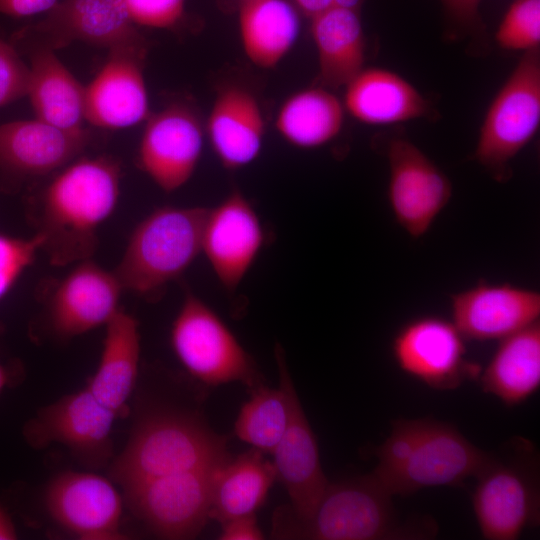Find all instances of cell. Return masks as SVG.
Segmentation results:
<instances>
[{
	"label": "cell",
	"mask_w": 540,
	"mask_h": 540,
	"mask_svg": "<svg viewBox=\"0 0 540 540\" xmlns=\"http://www.w3.org/2000/svg\"><path fill=\"white\" fill-rule=\"evenodd\" d=\"M264 239L256 211L239 190H234L216 207L208 208L201 253L221 285L233 291L256 260Z\"/></svg>",
	"instance_id": "e0dca14e"
},
{
	"label": "cell",
	"mask_w": 540,
	"mask_h": 540,
	"mask_svg": "<svg viewBox=\"0 0 540 540\" xmlns=\"http://www.w3.org/2000/svg\"><path fill=\"white\" fill-rule=\"evenodd\" d=\"M451 314L466 340H501L539 321L540 294L512 284L479 281L451 296Z\"/></svg>",
	"instance_id": "d6986e66"
},
{
	"label": "cell",
	"mask_w": 540,
	"mask_h": 540,
	"mask_svg": "<svg viewBox=\"0 0 540 540\" xmlns=\"http://www.w3.org/2000/svg\"><path fill=\"white\" fill-rule=\"evenodd\" d=\"M478 382L507 407L527 401L540 386V322L501 340Z\"/></svg>",
	"instance_id": "d4e9b609"
},
{
	"label": "cell",
	"mask_w": 540,
	"mask_h": 540,
	"mask_svg": "<svg viewBox=\"0 0 540 540\" xmlns=\"http://www.w3.org/2000/svg\"><path fill=\"white\" fill-rule=\"evenodd\" d=\"M250 390L234 424L236 436L262 453H271L279 444L289 421V400L284 384L278 388L264 383Z\"/></svg>",
	"instance_id": "4dcf8cb0"
},
{
	"label": "cell",
	"mask_w": 540,
	"mask_h": 540,
	"mask_svg": "<svg viewBox=\"0 0 540 540\" xmlns=\"http://www.w3.org/2000/svg\"><path fill=\"white\" fill-rule=\"evenodd\" d=\"M299 31L298 13L286 0H242L240 3L242 47L258 67H275L293 47Z\"/></svg>",
	"instance_id": "83f0119b"
},
{
	"label": "cell",
	"mask_w": 540,
	"mask_h": 540,
	"mask_svg": "<svg viewBox=\"0 0 540 540\" xmlns=\"http://www.w3.org/2000/svg\"><path fill=\"white\" fill-rule=\"evenodd\" d=\"M29 66L13 44L0 39V107L27 96Z\"/></svg>",
	"instance_id": "e575fe53"
},
{
	"label": "cell",
	"mask_w": 540,
	"mask_h": 540,
	"mask_svg": "<svg viewBox=\"0 0 540 540\" xmlns=\"http://www.w3.org/2000/svg\"><path fill=\"white\" fill-rule=\"evenodd\" d=\"M540 123V52L525 51L498 91L480 128L474 158L497 181L511 175L510 162L531 141Z\"/></svg>",
	"instance_id": "52a82bcc"
},
{
	"label": "cell",
	"mask_w": 540,
	"mask_h": 540,
	"mask_svg": "<svg viewBox=\"0 0 540 540\" xmlns=\"http://www.w3.org/2000/svg\"><path fill=\"white\" fill-rule=\"evenodd\" d=\"M275 359L279 380L284 384L289 400L287 428L272 455L276 478L285 487L291 504L285 506L296 519L308 518L329 481L320 461L315 434L300 403L291 378L283 349L276 345Z\"/></svg>",
	"instance_id": "7c38bea8"
},
{
	"label": "cell",
	"mask_w": 540,
	"mask_h": 540,
	"mask_svg": "<svg viewBox=\"0 0 540 540\" xmlns=\"http://www.w3.org/2000/svg\"><path fill=\"white\" fill-rule=\"evenodd\" d=\"M9 384V373L6 368L0 363V393Z\"/></svg>",
	"instance_id": "b9f144b4"
},
{
	"label": "cell",
	"mask_w": 540,
	"mask_h": 540,
	"mask_svg": "<svg viewBox=\"0 0 540 540\" xmlns=\"http://www.w3.org/2000/svg\"><path fill=\"white\" fill-rule=\"evenodd\" d=\"M202 148L203 128L196 114L183 104H172L146 120L139 166L160 189L170 193L191 178Z\"/></svg>",
	"instance_id": "2e32d148"
},
{
	"label": "cell",
	"mask_w": 540,
	"mask_h": 540,
	"mask_svg": "<svg viewBox=\"0 0 540 540\" xmlns=\"http://www.w3.org/2000/svg\"><path fill=\"white\" fill-rule=\"evenodd\" d=\"M277 480L273 462L251 448L226 460L218 469L212 488L210 519L220 524L255 514Z\"/></svg>",
	"instance_id": "f1b7e54d"
},
{
	"label": "cell",
	"mask_w": 540,
	"mask_h": 540,
	"mask_svg": "<svg viewBox=\"0 0 540 540\" xmlns=\"http://www.w3.org/2000/svg\"><path fill=\"white\" fill-rule=\"evenodd\" d=\"M466 339L452 321L422 316L403 325L392 340V355L407 375L428 387L454 390L477 380L481 367L467 359Z\"/></svg>",
	"instance_id": "30bf717a"
},
{
	"label": "cell",
	"mask_w": 540,
	"mask_h": 540,
	"mask_svg": "<svg viewBox=\"0 0 540 540\" xmlns=\"http://www.w3.org/2000/svg\"><path fill=\"white\" fill-rule=\"evenodd\" d=\"M226 444L197 415L156 409L135 424L111 477L126 491L157 477L219 465L229 458Z\"/></svg>",
	"instance_id": "3957f363"
},
{
	"label": "cell",
	"mask_w": 540,
	"mask_h": 540,
	"mask_svg": "<svg viewBox=\"0 0 540 540\" xmlns=\"http://www.w3.org/2000/svg\"><path fill=\"white\" fill-rule=\"evenodd\" d=\"M450 24L459 32L470 33L482 30L479 14L481 0H440Z\"/></svg>",
	"instance_id": "d590c367"
},
{
	"label": "cell",
	"mask_w": 540,
	"mask_h": 540,
	"mask_svg": "<svg viewBox=\"0 0 540 540\" xmlns=\"http://www.w3.org/2000/svg\"><path fill=\"white\" fill-rule=\"evenodd\" d=\"M41 247L42 240L37 233L30 238L0 234V299L33 263Z\"/></svg>",
	"instance_id": "d6a6232c"
},
{
	"label": "cell",
	"mask_w": 540,
	"mask_h": 540,
	"mask_svg": "<svg viewBox=\"0 0 540 540\" xmlns=\"http://www.w3.org/2000/svg\"><path fill=\"white\" fill-rule=\"evenodd\" d=\"M21 33L53 50L74 41L106 48L147 47L123 0H62Z\"/></svg>",
	"instance_id": "9a60e30c"
},
{
	"label": "cell",
	"mask_w": 540,
	"mask_h": 540,
	"mask_svg": "<svg viewBox=\"0 0 540 540\" xmlns=\"http://www.w3.org/2000/svg\"><path fill=\"white\" fill-rule=\"evenodd\" d=\"M345 87L346 109L365 124L389 125L431 114L430 103L422 94L386 69H362Z\"/></svg>",
	"instance_id": "603a6c76"
},
{
	"label": "cell",
	"mask_w": 540,
	"mask_h": 540,
	"mask_svg": "<svg viewBox=\"0 0 540 540\" xmlns=\"http://www.w3.org/2000/svg\"><path fill=\"white\" fill-rule=\"evenodd\" d=\"M474 478L472 507L484 539L515 540L539 525V457L529 440L517 437L489 452Z\"/></svg>",
	"instance_id": "5b68a950"
},
{
	"label": "cell",
	"mask_w": 540,
	"mask_h": 540,
	"mask_svg": "<svg viewBox=\"0 0 540 540\" xmlns=\"http://www.w3.org/2000/svg\"><path fill=\"white\" fill-rule=\"evenodd\" d=\"M87 129L66 130L37 118L0 125V169L18 178L43 176L70 163L90 141Z\"/></svg>",
	"instance_id": "44dd1931"
},
{
	"label": "cell",
	"mask_w": 540,
	"mask_h": 540,
	"mask_svg": "<svg viewBox=\"0 0 540 540\" xmlns=\"http://www.w3.org/2000/svg\"><path fill=\"white\" fill-rule=\"evenodd\" d=\"M58 0H0V13L26 17L49 12Z\"/></svg>",
	"instance_id": "74e56055"
},
{
	"label": "cell",
	"mask_w": 540,
	"mask_h": 540,
	"mask_svg": "<svg viewBox=\"0 0 540 540\" xmlns=\"http://www.w3.org/2000/svg\"><path fill=\"white\" fill-rule=\"evenodd\" d=\"M147 47L108 50L107 59L85 86V121L104 129H123L146 121L149 98L143 74Z\"/></svg>",
	"instance_id": "ac0fdd59"
},
{
	"label": "cell",
	"mask_w": 540,
	"mask_h": 540,
	"mask_svg": "<svg viewBox=\"0 0 540 540\" xmlns=\"http://www.w3.org/2000/svg\"><path fill=\"white\" fill-rule=\"evenodd\" d=\"M364 1L365 0H334L333 8L360 11V8Z\"/></svg>",
	"instance_id": "60d3db41"
},
{
	"label": "cell",
	"mask_w": 540,
	"mask_h": 540,
	"mask_svg": "<svg viewBox=\"0 0 540 540\" xmlns=\"http://www.w3.org/2000/svg\"><path fill=\"white\" fill-rule=\"evenodd\" d=\"M18 534L7 510L0 505V540L17 539Z\"/></svg>",
	"instance_id": "ab89813d"
},
{
	"label": "cell",
	"mask_w": 540,
	"mask_h": 540,
	"mask_svg": "<svg viewBox=\"0 0 540 540\" xmlns=\"http://www.w3.org/2000/svg\"><path fill=\"white\" fill-rule=\"evenodd\" d=\"M220 540H262L264 534L258 526L255 514L244 515L221 523Z\"/></svg>",
	"instance_id": "8d00e7d4"
},
{
	"label": "cell",
	"mask_w": 540,
	"mask_h": 540,
	"mask_svg": "<svg viewBox=\"0 0 540 540\" xmlns=\"http://www.w3.org/2000/svg\"><path fill=\"white\" fill-rule=\"evenodd\" d=\"M208 208H158L131 233L113 272L123 290L155 297L201 254Z\"/></svg>",
	"instance_id": "277c9868"
},
{
	"label": "cell",
	"mask_w": 540,
	"mask_h": 540,
	"mask_svg": "<svg viewBox=\"0 0 540 540\" xmlns=\"http://www.w3.org/2000/svg\"><path fill=\"white\" fill-rule=\"evenodd\" d=\"M121 176L116 159L83 157L48 184L37 212L36 233L52 265L91 259L98 247V229L117 206Z\"/></svg>",
	"instance_id": "6da1fadb"
},
{
	"label": "cell",
	"mask_w": 540,
	"mask_h": 540,
	"mask_svg": "<svg viewBox=\"0 0 540 540\" xmlns=\"http://www.w3.org/2000/svg\"><path fill=\"white\" fill-rule=\"evenodd\" d=\"M137 320L119 309L105 325V337L96 371L86 386L117 417L127 411L140 361Z\"/></svg>",
	"instance_id": "cb8c5ba5"
},
{
	"label": "cell",
	"mask_w": 540,
	"mask_h": 540,
	"mask_svg": "<svg viewBox=\"0 0 540 540\" xmlns=\"http://www.w3.org/2000/svg\"><path fill=\"white\" fill-rule=\"evenodd\" d=\"M506 50H531L540 44V0H515L495 34Z\"/></svg>",
	"instance_id": "1f68e13d"
},
{
	"label": "cell",
	"mask_w": 540,
	"mask_h": 540,
	"mask_svg": "<svg viewBox=\"0 0 540 540\" xmlns=\"http://www.w3.org/2000/svg\"><path fill=\"white\" fill-rule=\"evenodd\" d=\"M44 503L51 518L82 540H123L122 498L113 483L92 472L64 471L48 484Z\"/></svg>",
	"instance_id": "5bb4252c"
},
{
	"label": "cell",
	"mask_w": 540,
	"mask_h": 540,
	"mask_svg": "<svg viewBox=\"0 0 540 540\" xmlns=\"http://www.w3.org/2000/svg\"><path fill=\"white\" fill-rule=\"evenodd\" d=\"M388 200L397 223L411 236L424 235L452 196L448 177L412 142L396 138L387 148Z\"/></svg>",
	"instance_id": "4fadbf2b"
},
{
	"label": "cell",
	"mask_w": 540,
	"mask_h": 540,
	"mask_svg": "<svg viewBox=\"0 0 540 540\" xmlns=\"http://www.w3.org/2000/svg\"><path fill=\"white\" fill-rule=\"evenodd\" d=\"M322 85L346 86L362 69L365 38L360 11L331 8L311 18Z\"/></svg>",
	"instance_id": "4316f807"
},
{
	"label": "cell",
	"mask_w": 540,
	"mask_h": 540,
	"mask_svg": "<svg viewBox=\"0 0 540 540\" xmlns=\"http://www.w3.org/2000/svg\"><path fill=\"white\" fill-rule=\"evenodd\" d=\"M344 107L324 88H308L291 95L280 107L275 127L289 143L316 148L333 140L341 131Z\"/></svg>",
	"instance_id": "f546056e"
},
{
	"label": "cell",
	"mask_w": 540,
	"mask_h": 540,
	"mask_svg": "<svg viewBox=\"0 0 540 540\" xmlns=\"http://www.w3.org/2000/svg\"><path fill=\"white\" fill-rule=\"evenodd\" d=\"M264 133L263 114L253 94L236 85L219 91L207 120V134L223 167L235 170L254 161Z\"/></svg>",
	"instance_id": "7402d4cb"
},
{
	"label": "cell",
	"mask_w": 540,
	"mask_h": 540,
	"mask_svg": "<svg viewBox=\"0 0 540 540\" xmlns=\"http://www.w3.org/2000/svg\"><path fill=\"white\" fill-rule=\"evenodd\" d=\"M392 495L372 473L328 484L306 519L279 507L273 516L274 539L387 540L430 539L438 525L429 517L400 520Z\"/></svg>",
	"instance_id": "7a4b0ae2"
},
{
	"label": "cell",
	"mask_w": 540,
	"mask_h": 540,
	"mask_svg": "<svg viewBox=\"0 0 540 540\" xmlns=\"http://www.w3.org/2000/svg\"><path fill=\"white\" fill-rule=\"evenodd\" d=\"M170 342L186 371L208 386L263 384L253 359L204 301L187 292L173 321Z\"/></svg>",
	"instance_id": "8992f818"
},
{
	"label": "cell",
	"mask_w": 540,
	"mask_h": 540,
	"mask_svg": "<svg viewBox=\"0 0 540 540\" xmlns=\"http://www.w3.org/2000/svg\"><path fill=\"white\" fill-rule=\"evenodd\" d=\"M488 455L454 425L421 418L419 434L404 463L378 481L393 497L432 487L461 486L475 477Z\"/></svg>",
	"instance_id": "9c48e42d"
},
{
	"label": "cell",
	"mask_w": 540,
	"mask_h": 540,
	"mask_svg": "<svg viewBox=\"0 0 540 540\" xmlns=\"http://www.w3.org/2000/svg\"><path fill=\"white\" fill-rule=\"evenodd\" d=\"M27 96L37 119L66 130H80L85 121V86L56 56L36 45L30 50Z\"/></svg>",
	"instance_id": "484cf974"
},
{
	"label": "cell",
	"mask_w": 540,
	"mask_h": 540,
	"mask_svg": "<svg viewBox=\"0 0 540 540\" xmlns=\"http://www.w3.org/2000/svg\"><path fill=\"white\" fill-rule=\"evenodd\" d=\"M334 0H293L296 9L310 19L333 8Z\"/></svg>",
	"instance_id": "f35d334b"
},
{
	"label": "cell",
	"mask_w": 540,
	"mask_h": 540,
	"mask_svg": "<svg viewBox=\"0 0 540 540\" xmlns=\"http://www.w3.org/2000/svg\"><path fill=\"white\" fill-rule=\"evenodd\" d=\"M223 463L146 481L124 491L126 503L156 536L194 538L210 520L213 483Z\"/></svg>",
	"instance_id": "ba28073f"
},
{
	"label": "cell",
	"mask_w": 540,
	"mask_h": 540,
	"mask_svg": "<svg viewBox=\"0 0 540 540\" xmlns=\"http://www.w3.org/2000/svg\"><path fill=\"white\" fill-rule=\"evenodd\" d=\"M135 25L173 29L182 21L185 0H123Z\"/></svg>",
	"instance_id": "836d02e7"
},
{
	"label": "cell",
	"mask_w": 540,
	"mask_h": 540,
	"mask_svg": "<svg viewBox=\"0 0 540 540\" xmlns=\"http://www.w3.org/2000/svg\"><path fill=\"white\" fill-rule=\"evenodd\" d=\"M123 288L113 271L91 259L76 266L56 285L48 302V317L60 337L82 335L107 322L120 309Z\"/></svg>",
	"instance_id": "ffe728a7"
},
{
	"label": "cell",
	"mask_w": 540,
	"mask_h": 540,
	"mask_svg": "<svg viewBox=\"0 0 540 540\" xmlns=\"http://www.w3.org/2000/svg\"><path fill=\"white\" fill-rule=\"evenodd\" d=\"M117 416L85 387L40 409L24 426L26 441L35 448L51 443L67 447L91 468L112 455V427Z\"/></svg>",
	"instance_id": "8fae6325"
}]
</instances>
